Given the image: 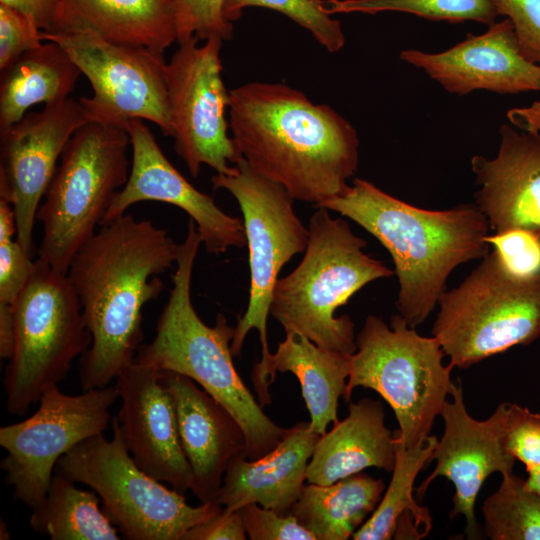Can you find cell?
<instances>
[{
  "label": "cell",
  "mask_w": 540,
  "mask_h": 540,
  "mask_svg": "<svg viewBox=\"0 0 540 540\" xmlns=\"http://www.w3.org/2000/svg\"><path fill=\"white\" fill-rule=\"evenodd\" d=\"M179 247L167 230L125 213L102 224L76 253L67 275L92 336L79 362L83 390L108 386L134 362L143 308L162 292L157 275L176 262Z\"/></svg>",
  "instance_id": "6da1fadb"
},
{
  "label": "cell",
  "mask_w": 540,
  "mask_h": 540,
  "mask_svg": "<svg viewBox=\"0 0 540 540\" xmlns=\"http://www.w3.org/2000/svg\"><path fill=\"white\" fill-rule=\"evenodd\" d=\"M229 92L231 138L252 169L315 206L346 191L359 164L358 133L346 118L283 83Z\"/></svg>",
  "instance_id": "7a4b0ae2"
},
{
  "label": "cell",
  "mask_w": 540,
  "mask_h": 540,
  "mask_svg": "<svg viewBox=\"0 0 540 540\" xmlns=\"http://www.w3.org/2000/svg\"><path fill=\"white\" fill-rule=\"evenodd\" d=\"M316 207L351 219L388 250L399 283L396 308L414 328L446 291L450 273L490 252L488 221L473 204L422 209L356 178L344 193Z\"/></svg>",
  "instance_id": "3957f363"
},
{
  "label": "cell",
  "mask_w": 540,
  "mask_h": 540,
  "mask_svg": "<svg viewBox=\"0 0 540 540\" xmlns=\"http://www.w3.org/2000/svg\"><path fill=\"white\" fill-rule=\"evenodd\" d=\"M202 244L196 224L188 221L180 243L169 298L158 318L155 335L142 344L134 362L184 375L223 405L238 421L246 437V457L253 460L273 450L288 428L274 423L239 376L232 360L235 328L218 314L209 326L191 300L194 262Z\"/></svg>",
  "instance_id": "277c9868"
},
{
  "label": "cell",
  "mask_w": 540,
  "mask_h": 540,
  "mask_svg": "<svg viewBox=\"0 0 540 540\" xmlns=\"http://www.w3.org/2000/svg\"><path fill=\"white\" fill-rule=\"evenodd\" d=\"M298 266L275 284L270 314L286 334L302 335L316 345L346 354L356 351L354 323L335 311L368 283L395 274L367 255V243L341 218L317 207Z\"/></svg>",
  "instance_id": "5b68a950"
},
{
  "label": "cell",
  "mask_w": 540,
  "mask_h": 540,
  "mask_svg": "<svg viewBox=\"0 0 540 540\" xmlns=\"http://www.w3.org/2000/svg\"><path fill=\"white\" fill-rule=\"evenodd\" d=\"M129 145L124 126L88 121L72 135L37 210L40 260L67 273L128 179Z\"/></svg>",
  "instance_id": "8992f818"
},
{
  "label": "cell",
  "mask_w": 540,
  "mask_h": 540,
  "mask_svg": "<svg viewBox=\"0 0 540 540\" xmlns=\"http://www.w3.org/2000/svg\"><path fill=\"white\" fill-rule=\"evenodd\" d=\"M434 337L420 335L399 314L389 324L369 315L356 337L344 400L356 387L377 392L393 409L396 437L411 448L430 435L436 416L450 396L452 366Z\"/></svg>",
  "instance_id": "52a82bcc"
},
{
  "label": "cell",
  "mask_w": 540,
  "mask_h": 540,
  "mask_svg": "<svg viewBox=\"0 0 540 540\" xmlns=\"http://www.w3.org/2000/svg\"><path fill=\"white\" fill-rule=\"evenodd\" d=\"M438 304L432 336L452 368H468L540 337V273L514 274L495 249Z\"/></svg>",
  "instance_id": "ba28073f"
},
{
  "label": "cell",
  "mask_w": 540,
  "mask_h": 540,
  "mask_svg": "<svg viewBox=\"0 0 540 540\" xmlns=\"http://www.w3.org/2000/svg\"><path fill=\"white\" fill-rule=\"evenodd\" d=\"M111 424L110 440L103 434L86 439L63 455L55 469L96 492L124 538L182 540L190 528L222 510L212 502L191 506L182 493L144 472L124 442L117 417Z\"/></svg>",
  "instance_id": "9c48e42d"
},
{
  "label": "cell",
  "mask_w": 540,
  "mask_h": 540,
  "mask_svg": "<svg viewBox=\"0 0 540 540\" xmlns=\"http://www.w3.org/2000/svg\"><path fill=\"white\" fill-rule=\"evenodd\" d=\"M13 310L14 350L3 383L7 411L23 416L66 377L74 360L90 347L92 336L67 273L39 258Z\"/></svg>",
  "instance_id": "30bf717a"
},
{
  "label": "cell",
  "mask_w": 540,
  "mask_h": 540,
  "mask_svg": "<svg viewBox=\"0 0 540 540\" xmlns=\"http://www.w3.org/2000/svg\"><path fill=\"white\" fill-rule=\"evenodd\" d=\"M211 183L215 190L228 191L238 202L249 251V301L234 327L231 352L238 356L249 331H258L262 355L253 367L252 381L258 401L269 404L271 395L266 371L272 353L267 339V319L273 291L282 267L305 251L309 230L295 213L294 198L289 192L257 173L243 158L231 174H215Z\"/></svg>",
  "instance_id": "8fae6325"
},
{
  "label": "cell",
  "mask_w": 540,
  "mask_h": 540,
  "mask_svg": "<svg viewBox=\"0 0 540 540\" xmlns=\"http://www.w3.org/2000/svg\"><path fill=\"white\" fill-rule=\"evenodd\" d=\"M119 399L115 386L69 395L58 385L48 388L38 409L18 423L0 428L7 452L0 463L13 498L31 509L44 500L59 459L75 446L107 429L110 408Z\"/></svg>",
  "instance_id": "7c38bea8"
},
{
  "label": "cell",
  "mask_w": 540,
  "mask_h": 540,
  "mask_svg": "<svg viewBox=\"0 0 540 540\" xmlns=\"http://www.w3.org/2000/svg\"><path fill=\"white\" fill-rule=\"evenodd\" d=\"M42 38L60 45L90 82L93 94L79 99L89 121L125 127L142 119L170 136L162 54L111 42L91 29L42 31Z\"/></svg>",
  "instance_id": "4fadbf2b"
},
{
  "label": "cell",
  "mask_w": 540,
  "mask_h": 540,
  "mask_svg": "<svg viewBox=\"0 0 540 540\" xmlns=\"http://www.w3.org/2000/svg\"><path fill=\"white\" fill-rule=\"evenodd\" d=\"M196 38L179 43L165 66L174 149L196 178L202 165L231 174L241 159L226 117L230 92L222 78L223 40Z\"/></svg>",
  "instance_id": "5bb4252c"
},
{
  "label": "cell",
  "mask_w": 540,
  "mask_h": 540,
  "mask_svg": "<svg viewBox=\"0 0 540 540\" xmlns=\"http://www.w3.org/2000/svg\"><path fill=\"white\" fill-rule=\"evenodd\" d=\"M88 121L79 100L69 97L0 130V199L12 205L16 238L30 255L37 210L57 162L72 135Z\"/></svg>",
  "instance_id": "9a60e30c"
},
{
  "label": "cell",
  "mask_w": 540,
  "mask_h": 540,
  "mask_svg": "<svg viewBox=\"0 0 540 540\" xmlns=\"http://www.w3.org/2000/svg\"><path fill=\"white\" fill-rule=\"evenodd\" d=\"M450 397L440 413L444 432L431 455L436 466L419 485L417 497H424L435 478L446 477L455 488L450 517L462 515L468 539H478L480 532L475 518L478 493L489 475L512 473L516 462L505 442L508 402L501 403L488 419L477 420L466 409L461 385H453Z\"/></svg>",
  "instance_id": "2e32d148"
},
{
  "label": "cell",
  "mask_w": 540,
  "mask_h": 540,
  "mask_svg": "<svg viewBox=\"0 0 540 540\" xmlns=\"http://www.w3.org/2000/svg\"><path fill=\"white\" fill-rule=\"evenodd\" d=\"M125 128L132 148L131 169L102 224L124 215L138 202L158 201L182 209L194 221L207 252L218 255L246 245L243 221L223 212L210 195L195 188L172 165L144 120L131 119Z\"/></svg>",
  "instance_id": "e0dca14e"
},
{
  "label": "cell",
  "mask_w": 540,
  "mask_h": 540,
  "mask_svg": "<svg viewBox=\"0 0 540 540\" xmlns=\"http://www.w3.org/2000/svg\"><path fill=\"white\" fill-rule=\"evenodd\" d=\"M114 386L121 401L120 430L136 464L182 494L191 490L192 471L179 437L175 401L161 371L133 362Z\"/></svg>",
  "instance_id": "ac0fdd59"
},
{
  "label": "cell",
  "mask_w": 540,
  "mask_h": 540,
  "mask_svg": "<svg viewBox=\"0 0 540 540\" xmlns=\"http://www.w3.org/2000/svg\"><path fill=\"white\" fill-rule=\"evenodd\" d=\"M482 34L468 33L451 48L428 53L402 50V61L423 70L447 92L466 95L475 90L498 94L540 92V64L520 52L512 22L505 18Z\"/></svg>",
  "instance_id": "d6986e66"
},
{
  "label": "cell",
  "mask_w": 540,
  "mask_h": 540,
  "mask_svg": "<svg viewBox=\"0 0 540 540\" xmlns=\"http://www.w3.org/2000/svg\"><path fill=\"white\" fill-rule=\"evenodd\" d=\"M499 134L495 158L471 159L480 185L475 205L494 234L540 232V134L518 131L510 124H502Z\"/></svg>",
  "instance_id": "ffe728a7"
},
{
  "label": "cell",
  "mask_w": 540,
  "mask_h": 540,
  "mask_svg": "<svg viewBox=\"0 0 540 540\" xmlns=\"http://www.w3.org/2000/svg\"><path fill=\"white\" fill-rule=\"evenodd\" d=\"M161 377L175 401L179 437L192 471L191 491L201 503H216L229 463L246 452L243 428L192 379L170 371H161Z\"/></svg>",
  "instance_id": "44dd1931"
},
{
  "label": "cell",
  "mask_w": 540,
  "mask_h": 540,
  "mask_svg": "<svg viewBox=\"0 0 540 540\" xmlns=\"http://www.w3.org/2000/svg\"><path fill=\"white\" fill-rule=\"evenodd\" d=\"M321 435L309 422L288 428L278 445L266 455L249 459L240 454L229 463L216 503L232 512L258 504L288 514L306 481L308 463Z\"/></svg>",
  "instance_id": "7402d4cb"
},
{
  "label": "cell",
  "mask_w": 540,
  "mask_h": 540,
  "mask_svg": "<svg viewBox=\"0 0 540 540\" xmlns=\"http://www.w3.org/2000/svg\"><path fill=\"white\" fill-rule=\"evenodd\" d=\"M396 446V432L385 425L381 402L363 398L350 403L348 415L316 443L306 481L330 485L369 467L392 472Z\"/></svg>",
  "instance_id": "603a6c76"
},
{
  "label": "cell",
  "mask_w": 540,
  "mask_h": 540,
  "mask_svg": "<svg viewBox=\"0 0 540 540\" xmlns=\"http://www.w3.org/2000/svg\"><path fill=\"white\" fill-rule=\"evenodd\" d=\"M74 29L160 54L177 41L172 0H59L47 32Z\"/></svg>",
  "instance_id": "cb8c5ba5"
},
{
  "label": "cell",
  "mask_w": 540,
  "mask_h": 540,
  "mask_svg": "<svg viewBox=\"0 0 540 540\" xmlns=\"http://www.w3.org/2000/svg\"><path fill=\"white\" fill-rule=\"evenodd\" d=\"M351 354L322 348L302 335L286 334L271 354L266 371L270 386L277 372L293 373L310 414V429L319 435L338 422V401L344 396Z\"/></svg>",
  "instance_id": "d4e9b609"
},
{
  "label": "cell",
  "mask_w": 540,
  "mask_h": 540,
  "mask_svg": "<svg viewBox=\"0 0 540 540\" xmlns=\"http://www.w3.org/2000/svg\"><path fill=\"white\" fill-rule=\"evenodd\" d=\"M81 71L65 50L53 41L42 42L1 71L0 130L27 113L35 104L69 98Z\"/></svg>",
  "instance_id": "484cf974"
},
{
  "label": "cell",
  "mask_w": 540,
  "mask_h": 540,
  "mask_svg": "<svg viewBox=\"0 0 540 540\" xmlns=\"http://www.w3.org/2000/svg\"><path fill=\"white\" fill-rule=\"evenodd\" d=\"M384 491L382 479L362 472L330 485L308 483L289 513L316 540H346L374 512Z\"/></svg>",
  "instance_id": "4316f807"
},
{
  "label": "cell",
  "mask_w": 540,
  "mask_h": 540,
  "mask_svg": "<svg viewBox=\"0 0 540 540\" xmlns=\"http://www.w3.org/2000/svg\"><path fill=\"white\" fill-rule=\"evenodd\" d=\"M94 491L55 473L44 500L32 509L29 525L52 540H119V530L99 504Z\"/></svg>",
  "instance_id": "83f0119b"
},
{
  "label": "cell",
  "mask_w": 540,
  "mask_h": 540,
  "mask_svg": "<svg viewBox=\"0 0 540 540\" xmlns=\"http://www.w3.org/2000/svg\"><path fill=\"white\" fill-rule=\"evenodd\" d=\"M437 441L436 436L428 435L415 446L406 448L397 440L396 461L389 486L374 512L353 534L352 539L389 540L394 538L398 521L405 515H410L414 520L418 538L430 532L432 518L429 510L417 504L413 496V487L420 470L431 461Z\"/></svg>",
  "instance_id": "f1b7e54d"
},
{
  "label": "cell",
  "mask_w": 540,
  "mask_h": 540,
  "mask_svg": "<svg viewBox=\"0 0 540 540\" xmlns=\"http://www.w3.org/2000/svg\"><path fill=\"white\" fill-rule=\"evenodd\" d=\"M484 528L492 540H540V496L513 472L482 506Z\"/></svg>",
  "instance_id": "f546056e"
},
{
  "label": "cell",
  "mask_w": 540,
  "mask_h": 540,
  "mask_svg": "<svg viewBox=\"0 0 540 540\" xmlns=\"http://www.w3.org/2000/svg\"><path fill=\"white\" fill-rule=\"evenodd\" d=\"M330 14L393 11L432 21H476L490 26L499 13L494 0H325Z\"/></svg>",
  "instance_id": "4dcf8cb0"
},
{
  "label": "cell",
  "mask_w": 540,
  "mask_h": 540,
  "mask_svg": "<svg viewBox=\"0 0 540 540\" xmlns=\"http://www.w3.org/2000/svg\"><path fill=\"white\" fill-rule=\"evenodd\" d=\"M247 7H263L282 13L308 30L330 53L338 52L345 46L341 22L332 18L325 0H226L224 17L233 23Z\"/></svg>",
  "instance_id": "1f68e13d"
},
{
  "label": "cell",
  "mask_w": 540,
  "mask_h": 540,
  "mask_svg": "<svg viewBox=\"0 0 540 540\" xmlns=\"http://www.w3.org/2000/svg\"><path fill=\"white\" fill-rule=\"evenodd\" d=\"M12 205L0 199V303L14 305L35 270V261L18 242Z\"/></svg>",
  "instance_id": "d6a6232c"
},
{
  "label": "cell",
  "mask_w": 540,
  "mask_h": 540,
  "mask_svg": "<svg viewBox=\"0 0 540 540\" xmlns=\"http://www.w3.org/2000/svg\"><path fill=\"white\" fill-rule=\"evenodd\" d=\"M226 0H172L177 42L196 38L199 41L211 37L230 40L234 26L223 13Z\"/></svg>",
  "instance_id": "836d02e7"
},
{
  "label": "cell",
  "mask_w": 540,
  "mask_h": 540,
  "mask_svg": "<svg viewBox=\"0 0 540 540\" xmlns=\"http://www.w3.org/2000/svg\"><path fill=\"white\" fill-rule=\"evenodd\" d=\"M42 30L31 15L0 4V70L42 44Z\"/></svg>",
  "instance_id": "e575fe53"
},
{
  "label": "cell",
  "mask_w": 540,
  "mask_h": 540,
  "mask_svg": "<svg viewBox=\"0 0 540 540\" xmlns=\"http://www.w3.org/2000/svg\"><path fill=\"white\" fill-rule=\"evenodd\" d=\"M238 511L251 540H316L290 513L279 514L254 503L245 505Z\"/></svg>",
  "instance_id": "d590c367"
},
{
  "label": "cell",
  "mask_w": 540,
  "mask_h": 540,
  "mask_svg": "<svg viewBox=\"0 0 540 540\" xmlns=\"http://www.w3.org/2000/svg\"><path fill=\"white\" fill-rule=\"evenodd\" d=\"M506 448L526 471L540 464V413L508 402Z\"/></svg>",
  "instance_id": "8d00e7d4"
},
{
  "label": "cell",
  "mask_w": 540,
  "mask_h": 540,
  "mask_svg": "<svg viewBox=\"0 0 540 540\" xmlns=\"http://www.w3.org/2000/svg\"><path fill=\"white\" fill-rule=\"evenodd\" d=\"M487 241L514 274L531 276L540 273V232L511 230L488 235Z\"/></svg>",
  "instance_id": "74e56055"
},
{
  "label": "cell",
  "mask_w": 540,
  "mask_h": 540,
  "mask_svg": "<svg viewBox=\"0 0 540 540\" xmlns=\"http://www.w3.org/2000/svg\"><path fill=\"white\" fill-rule=\"evenodd\" d=\"M499 16L514 27L521 54L540 64V0H494Z\"/></svg>",
  "instance_id": "f35d334b"
},
{
  "label": "cell",
  "mask_w": 540,
  "mask_h": 540,
  "mask_svg": "<svg viewBox=\"0 0 540 540\" xmlns=\"http://www.w3.org/2000/svg\"><path fill=\"white\" fill-rule=\"evenodd\" d=\"M246 530L238 510L228 512L223 508L209 519L193 526L182 540H245Z\"/></svg>",
  "instance_id": "ab89813d"
},
{
  "label": "cell",
  "mask_w": 540,
  "mask_h": 540,
  "mask_svg": "<svg viewBox=\"0 0 540 540\" xmlns=\"http://www.w3.org/2000/svg\"><path fill=\"white\" fill-rule=\"evenodd\" d=\"M59 0H0V4L31 15L42 31H50Z\"/></svg>",
  "instance_id": "60d3db41"
},
{
  "label": "cell",
  "mask_w": 540,
  "mask_h": 540,
  "mask_svg": "<svg viewBox=\"0 0 540 540\" xmlns=\"http://www.w3.org/2000/svg\"><path fill=\"white\" fill-rule=\"evenodd\" d=\"M506 116L519 130L540 134V100L526 107L511 108Z\"/></svg>",
  "instance_id": "b9f144b4"
},
{
  "label": "cell",
  "mask_w": 540,
  "mask_h": 540,
  "mask_svg": "<svg viewBox=\"0 0 540 540\" xmlns=\"http://www.w3.org/2000/svg\"><path fill=\"white\" fill-rule=\"evenodd\" d=\"M15 327L13 305L0 303V357L10 359L14 350Z\"/></svg>",
  "instance_id": "7bdbcfd3"
},
{
  "label": "cell",
  "mask_w": 540,
  "mask_h": 540,
  "mask_svg": "<svg viewBox=\"0 0 540 540\" xmlns=\"http://www.w3.org/2000/svg\"><path fill=\"white\" fill-rule=\"evenodd\" d=\"M527 485L540 496V464L527 470Z\"/></svg>",
  "instance_id": "ee69618b"
},
{
  "label": "cell",
  "mask_w": 540,
  "mask_h": 540,
  "mask_svg": "<svg viewBox=\"0 0 540 540\" xmlns=\"http://www.w3.org/2000/svg\"><path fill=\"white\" fill-rule=\"evenodd\" d=\"M0 539L1 540H7V539H10L11 538V534L8 530V527L6 525L5 522L1 521L0 522Z\"/></svg>",
  "instance_id": "f6af8a7d"
}]
</instances>
